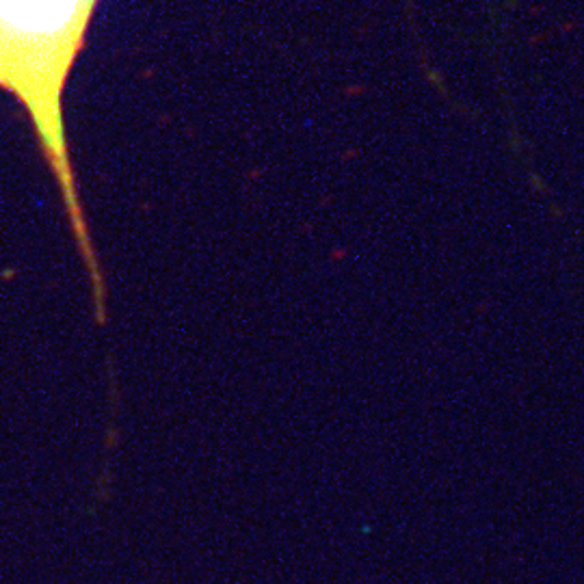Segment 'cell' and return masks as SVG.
<instances>
[{"label": "cell", "instance_id": "obj_1", "mask_svg": "<svg viewBox=\"0 0 584 584\" xmlns=\"http://www.w3.org/2000/svg\"><path fill=\"white\" fill-rule=\"evenodd\" d=\"M100 0H0V87L27 106L59 182L85 262L96 319L106 316V282L78 197L65 139L63 92Z\"/></svg>", "mask_w": 584, "mask_h": 584}]
</instances>
